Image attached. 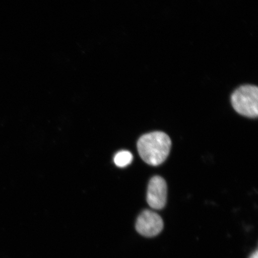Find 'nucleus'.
I'll list each match as a JSON object with an SVG mask.
<instances>
[{
  "label": "nucleus",
  "mask_w": 258,
  "mask_h": 258,
  "mask_svg": "<svg viewBox=\"0 0 258 258\" xmlns=\"http://www.w3.org/2000/svg\"><path fill=\"white\" fill-rule=\"evenodd\" d=\"M133 155L128 151L122 150L115 154L114 161L115 165L119 167H125L133 161Z\"/></svg>",
  "instance_id": "obj_5"
},
{
  "label": "nucleus",
  "mask_w": 258,
  "mask_h": 258,
  "mask_svg": "<svg viewBox=\"0 0 258 258\" xmlns=\"http://www.w3.org/2000/svg\"><path fill=\"white\" fill-rule=\"evenodd\" d=\"M249 258H258L257 250H256L254 252L251 254Z\"/></svg>",
  "instance_id": "obj_6"
},
{
  "label": "nucleus",
  "mask_w": 258,
  "mask_h": 258,
  "mask_svg": "<svg viewBox=\"0 0 258 258\" xmlns=\"http://www.w3.org/2000/svg\"><path fill=\"white\" fill-rule=\"evenodd\" d=\"M167 187L165 180L159 176H154L148 184L147 200L154 209H162L166 204Z\"/></svg>",
  "instance_id": "obj_4"
},
{
  "label": "nucleus",
  "mask_w": 258,
  "mask_h": 258,
  "mask_svg": "<svg viewBox=\"0 0 258 258\" xmlns=\"http://www.w3.org/2000/svg\"><path fill=\"white\" fill-rule=\"evenodd\" d=\"M171 140L162 132H154L142 136L137 147L141 159L151 166H157L162 164L170 153Z\"/></svg>",
  "instance_id": "obj_1"
},
{
  "label": "nucleus",
  "mask_w": 258,
  "mask_h": 258,
  "mask_svg": "<svg viewBox=\"0 0 258 258\" xmlns=\"http://www.w3.org/2000/svg\"><path fill=\"white\" fill-rule=\"evenodd\" d=\"M235 111L244 117L256 118L258 115V89L253 85L240 87L231 95Z\"/></svg>",
  "instance_id": "obj_2"
},
{
  "label": "nucleus",
  "mask_w": 258,
  "mask_h": 258,
  "mask_svg": "<svg viewBox=\"0 0 258 258\" xmlns=\"http://www.w3.org/2000/svg\"><path fill=\"white\" fill-rule=\"evenodd\" d=\"M163 228V219L156 212L146 210L142 212L137 219V231L144 237L156 236Z\"/></svg>",
  "instance_id": "obj_3"
}]
</instances>
